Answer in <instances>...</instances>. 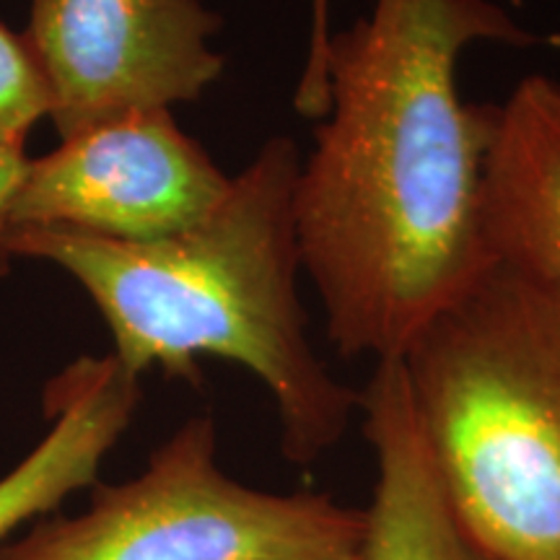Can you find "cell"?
I'll return each instance as SVG.
<instances>
[{
	"label": "cell",
	"instance_id": "obj_1",
	"mask_svg": "<svg viewBox=\"0 0 560 560\" xmlns=\"http://www.w3.org/2000/svg\"><path fill=\"white\" fill-rule=\"evenodd\" d=\"M475 42L548 39L490 0H374L327 45L330 104L293 210L304 276L348 359H402L493 265L486 177L499 107L467 104L457 86Z\"/></svg>",
	"mask_w": 560,
	"mask_h": 560
},
{
	"label": "cell",
	"instance_id": "obj_2",
	"mask_svg": "<svg viewBox=\"0 0 560 560\" xmlns=\"http://www.w3.org/2000/svg\"><path fill=\"white\" fill-rule=\"evenodd\" d=\"M301 151L272 136L192 226L153 242H115L66 229H13L9 255L68 270L107 322L128 374L159 369L200 382V359L247 369L268 389L280 450L314 465L346 436L361 392L335 380L310 340L299 293Z\"/></svg>",
	"mask_w": 560,
	"mask_h": 560
},
{
	"label": "cell",
	"instance_id": "obj_3",
	"mask_svg": "<svg viewBox=\"0 0 560 560\" xmlns=\"http://www.w3.org/2000/svg\"><path fill=\"white\" fill-rule=\"evenodd\" d=\"M462 527L493 560H560V291L493 260L402 355Z\"/></svg>",
	"mask_w": 560,
	"mask_h": 560
},
{
	"label": "cell",
	"instance_id": "obj_4",
	"mask_svg": "<svg viewBox=\"0 0 560 560\" xmlns=\"http://www.w3.org/2000/svg\"><path fill=\"white\" fill-rule=\"evenodd\" d=\"M363 545L366 511L229 478L213 418L195 416L143 472L96 486L81 514L39 520L0 560H363Z\"/></svg>",
	"mask_w": 560,
	"mask_h": 560
},
{
	"label": "cell",
	"instance_id": "obj_5",
	"mask_svg": "<svg viewBox=\"0 0 560 560\" xmlns=\"http://www.w3.org/2000/svg\"><path fill=\"white\" fill-rule=\"evenodd\" d=\"M219 13L200 0H32L21 34L60 138L138 112L195 102L221 79Z\"/></svg>",
	"mask_w": 560,
	"mask_h": 560
},
{
	"label": "cell",
	"instance_id": "obj_6",
	"mask_svg": "<svg viewBox=\"0 0 560 560\" xmlns=\"http://www.w3.org/2000/svg\"><path fill=\"white\" fill-rule=\"evenodd\" d=\"M215 161L170 109L138 112L62 138L30 159L13 229H66L153 242L200 221L229 187Z\"/></svg>",
	"mask_w": 560,
	"mask_h": 560
},
{
	"label": "cell",
	"instance_id": "obj_7",
	"mask_svg": "<svg viewBox=\"0 0 560 560\" xmlns=\"http://www.w3.org/2000/svg\"><path fill=\"white\" fill-rule=\"evenodd\" d=\"M359 408L376 462L363 560H493L441 488L400 359L376 361Z\"/></svg>",
	"mask_w": 560,
	"mask_h": 560
},
{
	"label": "cell",
	"instance_id": "obj_8",
	"mask_svg": "<svg viewBox=\"0 0 560 560\" xmlns=\"http://www.w3.org/2000/svg\"><path fill=\"white\" fill-rule=\"evenodd\" d=\"M136 376L115 355H83L45 389L52 429L0 478V545L21 524L45 520L75 490L94 486L140 402Z\"/></svg>",
	"mask_w": 560,
	"mask_h": 560
},
{
	"label": "cell",
	"instance_id": "obj_9",
	"mask_svg": "<svg viewBox=\"0 0 560 560\" xmlns=\"http://www.w3.org/2000/svg\"><path fill=\"white\" fill-rule=\"evenodd\" d=\"M486 240L560 291V81L535 73L499 107L486 177Z\"/></svg>",
	"mask_w": 560,
	"mask_h": 560
},
{
	"label": "cell",
	"instance_id": "obj_10",
	"mask_svg": "<svg viewBox=\"0 0 560 560\" xmlns=\"http://www.w3.org/2000/svg\"><path fill=\"white\" fill-rule=\"evenodd\" d=\"M47 112V89L30 47L24 37L0 24V143L24 145Z\"/></svg>",
	"mask_w": 560,
	"mask_h": 560
},
{
	"label": "cell",
	"instance_id": "obj_11",
	"mask_svg": "<svg viewBox=\"0 0 560 560\" xmlns=\"http://www.w3.org/2000/svg\"><path fill=\"white\" fill-rule=\"evenodd\" d=\"M330 21V0H312L310 9V42H306V58L301 68L296 91H293V109L304 120H322L327 115V79H325V58L327 45L332 37Z\"/></svg>",
	"mask_w": 560,
	"mask_h": 560
},
{
	"label": "cell",
	"instance_id": "obj_12",
	"mask_svg": "<svg viewBox=\"0 0 560 560\" xmlns=\"http://www.w3.org/2000/svg\"><path fill=\"white\" fill-rule=\"evenodd\" d=\"M26 170H30V156L24 153V145L0 143V270L5 268L11 257L5 242H9L11 234L13 202H16Z\"/></svg>",
	"mask_w": 560,
	"mask_h": 560
}]
</instances>
